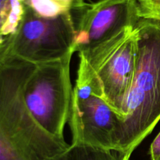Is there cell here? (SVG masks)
<instances>
[{"mask_svg": "<svg viewBox=\"0 0 160 160\" xmlns=\"http://www.w3.org/2000/svg\"><path fill=\"white\" fill-rule=\"evenodd\" d=\"M9 40L0 56V160H47L67 150L28 111L23 88L36 64L12 56Z\"/></svg>", "mask_w": 160, "mask_h": 160, "instance_id": "obj_1", "label": "cell"}, {"mask_svg": "<svg viewBox=\"0 0 160 160\" xmlns=\"http://www.w3.org/2000/svg\"><path fill=\"white\" fill-rule=\"evenodd\" d=\"M136 28L135 71L116 134V152L122 160H130L160 120V24L141 18Z\"/></svg>", "mask_w": 160, "mask_h": 160, "instance_id": "obj_2", "label": "cell"}, {"mask_svg": "<svg viewBox=\"0 0 160 160\" xmlns=\"http://www.w3.org/2000/svg\"><path fill=\"white\" fill-rule=\"evenodd\" d=\"M138 53L136 25L127 26L93 47L78 53L75 86L106 101L122 117V108L134 78Z\"/></svg>", "mask_w": 160, "mask_h": 160, "instance_id": "obj_3", "label": "cell"}, {"mask_svg": "<svg viewBox=\"0 0 160 160\" xmlns=\"http://www.w3.org/2000/svg\"><path fill=\"white\" fill-rule=\"evenodd\" d=\"M70 52L59 60L36 64L23 88L28 111L46 133L64 140L73 88L70 80Z\"/></svg>", "mask_w": 160, "mask_h": 160, "instance_id": "obj_4", "label": "cell"}, {"mask_svg": "<svg viewBox=\"0 0 160 160\" xmlns=\"http://www.w3.org/2000/svg\"><path fill=\"white\" fill-rule=\"evenodd\" d=\"M23 13L13 35L9 52L34 64L59 60L75 53V24L70 12L53 18L40 17L23 3Z\"/></svg>", "mask_w": 160, "mask_h": 160, "instance_id": "obj_5", "label": "cell"}, {"mask_svg": "<svg viewBox=\"0 0 160 160\" xmlns=\"http://www.w3.org/2000/svg\"><path fill=\"white\" fill-rule=\"evenodd\" d=\"M120 120V115L102 99L74 86L68 121L71 144L116 152Z\"/></svg>", "mask_w": 160, "mask_h": 160, "instance_id": "obj_6", "label": "cell"}, {"mask_svg": "<svg viewBox=\"0 0 160 160\" xmlns=\"http://www.w3.org/2000/svg\"><path fill=\"white\" fill-rule=\"evenodd\" d=\"M75 24L74 50L81 52L109 39L140 20L136 0H98L86 3Z\"/></svg>", "mask_w": 160, "mask_h": 160, "instance_id": "obj_7", "label": "cell"}, {"mask_svg": "<svg viewBox=\"0 0 160 160\" xmlns=\"http://www.w3.org/2000/svg\"><path fill=\"white\" fill-rule=\"evenodd\" d=\"M47 160H122L117 152L86 145L70 144L62 153Z\"/></svg>", "mask_w": 160, "mask_h": 160, "instance_id": "obj_8", "label": "cell"}, {"mask_svg": "<svg viewBox=\"0 0 160 160\" xmlns=\"http://www.w3.org/2000/svg\"><path fill=\"white\" fill-rule=\"evenodd\" d=\"M23 0H0V36L15 33L23 13Z\"/></svg>", "mask_w": 160, "mask_h": 160, "instance_id": "obj_9", "label": "cell"}, {"mask_svg": "<svg viewBox=\"0 0 160 160\" xmlns=\"http://www.w3.org/2000/svg\"><path fill=\"white\" fill-rule=\"evenodd\" d=\"M23 2L35 13L45 18H53L71 11L59 0H23Z\"/></svg>", "mask_w": 160, "mask_h": 160, "instance_id": "obj_10", "label": "cell"}, {"mask_svg": "<svg viewBox=\"0 0 160 160\" xmlns=\"http://www.w3.org/2000/svg\"><path fill=\"white\" fill-rule=\"evenodd\" d=\"M140 18L160 24V0H136Z\"/></svg>", "mask_w": 160, "mask_h": 160, "instance_id": "obj_11", "label": "cell"}, {"mask_svg": "<svg viewBox=\"0 0 160 160\" xmlns=\"http://www.w3.org/2000/svg\"><path fill=\"white\" fill-rule=\"evenodd\" d=\"M149 155L151 160H159L160 158V133L150 146Z\"/></svg>", "mask_w": 160, "mask_h": 160, "instance_id": "obj_12", "label": "cell"}, {"mask_svg": "<svg viewBox=\"0 0 160 160\" xmlns=\"http://www.w3.org/2000/svg\"><path fill=\"white\" fill-rule=\"evenodd\" d=\"M8 39H9V36H8V37H2V36H0V56H1L2 53L6 44H7Z\"/></svg>", "mask_w": 160, "mask_h": 160, "instance_id": "obj_13", "label": "cell"}, {"mask_svg": "<svg viewBox=\"0 0 160 160\" xmlns=\"http://www.w3.org/2000/svg\"><path fill=\"white\" fill-rule=\"evenodd\" d=\"M159 160H160V158H159Z\"/></svg>", "mask_w": 160, "mask_h": 160, "instance_id": "obj_14", "label": "cell"}]
</instances>
